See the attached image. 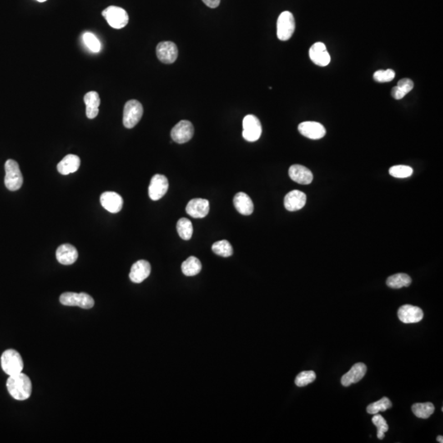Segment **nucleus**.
Masks as SVG:
<instances>
[{"mask_svg": "<svg viewBox=\"0 0 443 443\" xmlns=\"http://www.w3.org/2000/svg\"><path fill=\"white\" fill-rule=\"evenodd\" d=\"M202 264L197 257L191 256L182 264V273L188 277L196 276L201 271Z\"/></svg>", "mask_w": 443, "mask_h": 443, "instance_id": "a878e982", "label": "nucleus"}, {"mask_svg": "<svg viewBox=\"0 0 443 443\" xmlns=\"http://www.w3.org/2000/svg\"><path fill=\"white\" fill-rule=\"evenodd\" d=\"M150 272V264L147 260H139L132 266L129 278L132 283H141L148 278Z\"/></svg>", "mask_w": 443, "mask_h": 443, "instance_id": "f3484780", "label": "nucleus"}, {"mask_svg": "<svg viewBox=\"0 0 443 443\" xmlns=\"http://www.w3.org/2000/svg\"><path fill=\"white\" fill-rule=\"evenodd\" d=\"M186 211L192 218H204L209 212V203L207 199H193L187 204Z\"/></svg>", "mask_w": 443, "mask_h": 443, "instance_id": "a211bd4d", "label": "nucleus"}, {"mask_svg": "<svg viewBox=\"0 0 443 443\" xmlns=\"http://www.w3.org/2000/svg\"><path fill=\"white\" fill-rule=\"evenodd\" d=\"M37 1H38V2H46V1H47V0H37Z\"/></svg>", "mask_w": 443, "mask_h": 443, "instance_id": "ea45409f", "label": "nucleus"}, {"mask_svg": "<svg viewBox=\"0 0 443 443\" xmlns=\"http://www.w3.org/2000/svg\"><path fill=\"white\" fill-rule=\"evenodd\" d=\"M395 76L393 69L379 70L374 72V79L378 82H389L395 78Z\"/></svg>", "mask_w": 443, "mask_h": 443, "instance_id": "f704fd0d", "label": "nucleus"}, {"mask_svg": "<svg viewBox=\"0 0 443 443\" xmlns=\"http://www.w3.org/2000/svg\"><path fill=\"white\" fill-rule=\"evenodd\" d=\"M306 196L304 192L294 190L289 192L284 199V206L291 212L299 210L305 205Z\"/></svg>", "mask_w": 443, "mask_h": 443, "instance_id": "6ab92c4d", "label": "nucleus"}, {"mask_svg": "<svg viewBox=\"0 0 443 443\" xmlns=\"http://www.w3.org/2000/svg\"><path fill=\"white\" fill-rule=\"evenodd\" d=\"M393 406V404L388 397H383L376 402L372 403L367 406V412L369 414H379V412H384Z\"/></svg>", "mask_w": 443, "mask_h": 443, "instance_id": "c85d7f7f", "label": "nucleus"}, {"mask_svg": "<svg viewBox=\"0 0 443 443\" xmlns=\"http://www.w3.org/2000/svg\"><path fill=\"white\" fill-rule=\"evenodd\" d=\"M194 136V127L192 122L187 120L180 121L176 126H174L172 132L171 137L173 142L178 144H184L192 140Z\"/></svg>", "mask_w": 443, "mask_h": 443, "instance_id": "1a4fd4ad", "label": "nucleus"}, {"mask_svg": "<svg viewBox=\"0 0 443 443\" xmlns=\"http://www.w3.org/2000/svg\"><path fill=\"white\" fill-rule=\"evenodd\" d=\"M1 366L5 374L11 376L22 373L24 368V363L18 351L13 349H8L1 355Z\"/></svg>", "mask_w": 443, "mask_h": 443, "instance_id": "f03ea898", "label": "nucleus"}, {"mask_svg": "<svg viewBox=\"0 0 443 443\" xmlns=\"http://www.w3.org/2000/svg\"><path fill=\"white\" fill-rule=\"evenodd\" d=\"M295 29V19L293 13L288 11L282 12L277 23V35L280 41H288Z\"/></svg>", "mask_w": 443, "mask_h": 443, "instance_id": "0eeeda50", "label": "nucleus"}, {"mask_svg": "<svg viewBox=\"0 0 443 443\" xmlns=\"http://www.w3.org/2000/svg\"><path fill=\"white\" fill-rule=\"evenodd\" d=\"M60 303L66 306H78L82 309H91L95 300L87 293H65L60 295Z\"/></svg>", "mask_w": 443, "mask_h": 443, "instance_id": "423d86ee", "label": "nucleus"}, {"mask_svg": "<svg viewBox=\"0 0 443 443\" xmlns=\"http://www.w3.org/2000/svg\"><path fill=\"white\" fill-rule=\"evenodd\" d=\"M289 176L291 179L294 182L302 185H308L311 183L314 179V176L309 168L299 164H294L289 168Z\"/></svg>", "mask_w": 443, "mask_h": 443, "instance_id": "aec40b11", "label": "nucleus"}, {"mask_svg": "<svg viewBox=\"0 0 443 443\" xmlns=\"http://www.w3.org/2000/svg\"><path fill=\"white\" fill-rule=\"evenodd\" d=\"M168 190V181L165 176L156 174L152 177L148 187V196L152 200H158L165 196Z\"/></svg>", "mask_w": 443, "mask_h": 443, "instance_id": "9d476101", "label": "nucleus"}, {"mask_svg": "<svg viewBox=\"0 0 443 443\" xmlns=\"http://www.w3.org/2000/svg\"><path fill=\"white\" fill-rule=\"evenodd\" d=\"M236 209L242 215H250L254 211V204L250 197L244 192H239L233 199Z\"/></svg>", "mask_w": 443, "mask_h": 443, "instance_id": "5701e85b", "label": "nucleus"}, {"mask_svg": "<svg viewBox=\"0 0 443 443\" xmlns=\"http://www.w3.org/2000/svg\"><path fill=\"white\" fill-rule=\"evenodd\" d=\"M435 406L431 402L416 403L412 405V411L419 419H429L434 414Z\"/></svg>", "mask_w": 443, "mask_h": 443, "instance_id": "bb28decb", "label": "nucleus"}, {"mask_svg": "<svg viewBox=\"0 0 443 443\" xmlns=\"http://www.w3.org/2000/svg\"><path fill=\"white\" fill-rule=\"evenodd\" d=\"M108 25L114 29H122L129 22V16L126 10L117 6H109L102 12Z\"/></svg>", "mask_w": 443, "mask_h": 443, "instance_id": "39448f33", "label": "nucleus"}, {"mask_svg": "<svg viewBox=\"0 0 443 443\" xmlns=\"http://www.w3.org/2000/svg\"><path fill=\"white\" fill-rule=\"evenodd\" d=\"M156 54L159 61L166 64H171L177 60L178 49L172 41H163L157 46Z\"/></svg>", "mask_w": 443, "mask_h": 443, "instance_id": "9b49d317", "label": "nucleus"}, {"mask_svg": "<svg viewBox=\"0 0 443 443\" xmlns=\"http://www.w3.org/2000/svg\"><path fill=\"white\" fill-rule=\"evenodd\" d=\"M437 441L439 442V443H443V437L442 435H439L437 438Z\"/></svg>", "mask_w": 443, "mask_h": 443, "instance_id": "58836bf2", "label": "nucleus"}, {"mask_svg": "<svg viewBox=\"0 0 443 443\" xmlns=\"http://www.w3.org/2000/svg\"><path fill=\"white\" fill-rule=\"evenodd\" d=\"M411 278L405 273H396L392 275L387 279V285L389 288L393 289H400V288L409 287L411 284Z\"/></svg>", "mask_w": 443, "mask_h": 443, "instance_id": "393cba45", "label": "nucleus"}, {"mask_svg": "<svg viewBox=\"0 0 443 443\" xmlns=\"http://www.w3.org/2000/svg\"><path fill=\"white\" fill-rule=\"evenodd\" d=\"M101 205L112 213H117L123 206V199L118 193L113 192H103L100 197Z\"/></svg>", "mask_w": 443, "mask_h": 443, "instance_id": "2eb2a0df", "label": "nucleus"}, {"mask_svg": "<svg viewBox=\"0 0 443 443\" xmlns=\"http://www.w3.org/2000/svg\"><path fill=\"white\" fill-rule=\"evenodd\" d=\"M81 165V159L75 154H67L58 163L57 168L62 175H68L78 170Z\"/></svg>", "mask_w": 443, "mask_h": 443, "instance_id": "4be33fe9", "label": "nucleus"}, {"mask_svg": "<svg viewBox=\"0 0 443 443\" xmlns=\"http://www.w3.org/2000/svg\"><path fill=\"white\" fill-rule=\"evenodd\" d=\"M405 95H406V94L404 93L397 86L393 87V90H392V96H393V98H395V99H397V100L398 99H401V98H404Z\"/></svg>", "mask_w": 443, "mask_h": 443, "instance_id": "e433bc0d", "label": "nucleus"}, {"mask_svg": "<svg viewBox=\"0 0 443 443\" xmlns=\"http://www.w3.org/2000/svg\"><path fill=\"white\" fill-rule=\"evenodd\" d=\"M398 318L404 324H415L421 321L424 318V312L420 308L405 304L398 309Z\"/></svg>", "mask_w": 443, "mask_h": 443, "instance_id": "f8f14e48", "label": "nucleus"}, {"mask_svg": "<svg viewBox=\"0 0 443 443\" xmlns=\"http://www.w3.org/2000/svg\"><path fill=\"white\" fill-rule=\"evenodd\" d=\"M397 87L404 93L408 94L414 88V82H412V80L409 79V78H403L398 82Z\"/></svg>", "mask_w": 443, "mask_h": 443, "instance_id": "c9c22d12", "label": "nucleus"}, {"mask_svg": "<svg viewBox=\"0 0 443 443\" xmlns=\"http://www.w3.org/2000/svg\"><path fill=\"white\" fill-rule=\"evenodd\" d=\"M83 41L86 46L91 49L92 52L97 53L99 52L101 49V44L98 41V38L96 37L94 34L91 32H86L83 35Z\"/></svg>", "mask_w": 443, "mask_h": 443, "instance_id": "72a5a7b5", "label": "nucleus"}, {"mask_svg": "<svg viewBox=\"0 0 443 443\" xmlns=\"http://www.w3.org/2000/svg\"><path fill=\"white\" fill-rule=\"evenodd\" d=\"M372 419L373 424L377 427V437L379 440H383L385 438V433L388 431L389 427L384 417L381 414H374Z\"/></svg>", "mask_w": 443, "mask_h": 443, "instance_id": "7c9ffc66", "label": "nucleus"}, {"mask_svg": "<svg viewBox=\"0 0 443 443\" xmlns=\"http://www.w3.org/2000/svg\"><path fill=\"white\" fill-rule=\"evenodd\" d=\"M5 186L12 192L19 190L23 183V177L18 163L12 159L5 163Z\"/></svg>", "mask_w": 443, "mask_h": 443, "instance_id": "7ed1b4c3", "label": "nucleus"}, {"mask_svg": "<svg viewBox=\"0 0 443 443\" xmlns=\"http://www.w3.org/2000/svg\"><path fill=\"white\" fill-rule=\"evenodd\" d=\"M7 389L12 398L17 400H27L31 396L32 384L31 379L23 373L11 375L7 379Z\"/></svg>", "mask_w": 443, "mask_h": 443, "instance_id": "f257e3e1", "label": "nucleus"}, {"mask_svg": "<svg viewBox=\"0 0 443 443\" xmlns=\"http://www.w3.org/2000/svg\"><path fill=\"white\" fill-rule=\"evenodd\" d=\"M391 176L396 178H406L413 174V169L410 166H393L389 169Z\"/></svg>", "mask_w": 443, "mask_h": 443, "instance_id": "473e14b6", "label": "nucleus"}, {"mask_svg": "<svg viewBox=\"0 0 443 443\" xmlns=\"http://www.w3.org/2000/svg\"><path fill=\"white\" fill-rule=\"evenodd\" d=\"M261 134L262 126L259 118L251 114L246 116L243 119V138L247 142H256Z\"/></svg>", "mask_w": 443, "mask_h": 443, "instance_id": "6e6552de", "label": "nucleus"}, {"mask_svg": "<svg viewBox=\"0 0 443 443\" xmlns=\"http://www.w3.org/2000/svg\"><path fill=\"white\" fill-rule=\"evenodd\" d=\"M212 249H213V253H215L219 256L229 257L233 254V246H231L229 242L226 240L213 243Z\"/></svg>", "mask_w": 443, "mask_h": 443, "instance_id": "c756f323", "label": "nucleus"}, {"mask_svg": "<svg viewBox=\"0 0 443 443\" xmlns=\"http://www.w3.org/2000/svg\"><path fill=\"white\" fill-rule=\"evenodd\" d=\"M367 366L364 363H357L352 368L344 374L341 379V384L344 387H349L351 384H356L360 381L366 374Z\"/></svg>", "mask_w": 443, "mask_h": 443, "instance_id": "dca6fc26", "label": "nucleus"}, {"mask_svg": "<svg viewBox=\"0 0 443 443\" xmlns=\"http://www.w3.org/2000/svg\"><path fill=\"white\" fill-rule=\"evenodd\" d=\"M309 58L314 64L326 67L331 61L330 55L327 50L326 46L322 42H317L309 49Z\"/></svg>", "mask_w": 443, "mask_h": 443, "instance_id": "4468645a", "label": "nucleus"}, {"mask_svg": "<svg viewBox=\"0 0 443 443\" xmlns=\"http://www.w3.org/2000/svg\"><path fill=\"white\" fill-rule=\"evenodd\" d=\"M56 258L60 264L63 265H71L77 261L78 252L72 245H61L56 251Z\"/></svg>", "mask_w": 443, "mask_h": 443, "instance_id": "412c9836", "label": "nucleus"}, {"mask_svg": "<svg viewBox=\"0 0 443 443\" xmlns=\"http://www.w3.org/2000/svg\"><path fill=\"white\" fill-rule=\"evenodd\" d=\"M208 7L215 8L220 4L221 0H202Z\"/></svg>", "mask_w": 443, "mask_h": 443, "instance_id": "4c0bfd02", "label": "nucleus"}, {"mask_svg": "<svg viewBox=\"0 0 443 443\" xmlns=\"http://www.w3.org/2000/svg\"><path fill=\"white\" fill-rule=\"evenodd\" d=\"M177 230L182 239L189 241L193 234V226L192 222L186 218H181L177 222Z\"/></svg>", "mask_w": 443, "mask_h": 443, "instance_id": "cd10ccee", "label": "nucleus"}, {"mask_svg": "<svg viewBox=\"0 0 443 443\" xmlns=\"http://www.w3.org/2000/svg\"><path fill=\"white\" fill-rule=\"evenodd\" d=\"M84 102L87 106V116L90 119L98 116V107L100 105V98L96 91H90L84 96Z\"/></svg>", "mask_w": 443, "mask_h": 443, "instance_id": "b1692460", "label": "nucleus"}, {"mask_svg": "<svg viewBox=\"0 0 443 443\" xmlns=\"http://www.w3.org/2000/svg\"><path fill=\"white\" fill-rule=\"evenodd\" d=\"M316 379V374L314 371H303L297 375L295 379V384L299 388H303L305 386L312 384Z\"/></svg>", "mask_w": 443, "mask_h": 443, "instance_id": "2f4dec72", "label": "nucleus"}, {"mask_svg": "<svg viewBox=\"0 0 443 443\" xmlns=\"http://www.w3.org/2000/svg\"><path fill=\"white\" fill-rule=\"evenodd\" d=\"M298 130L302 136L311 140L322 139L326 134L324 126L317 122H301L298 127Z\"/></svg>", "mask_w": 443, "mask_h": 443, "instance_id": "ddd939ff", "label": "nucleus"}, {"mask_svg": "<svg viewBox=\"0 0 443 443\" xmlns=\"http://www.w3.org/2000/svg\"><path fill=\"white\" fill-rule=\"evenodd\" d=\"M144 113L143 106L139 101L136 99L127 101L125 104L124 110H123V125L126 128L131 129L142 119Z\"/></svg>", "mask_w": 443, "mask_h": 443, "instance_id": "20e7f679", "label": "nucleus"}]
</instances>
